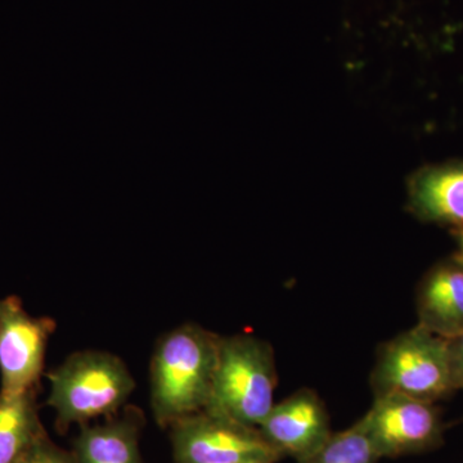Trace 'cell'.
Returning <instances> with one entry per match:
<instances>
[{"mask_svg": "<svg viewBox=\"0 0 463 463\" xmlns=\"http://www.w3.org/2000/svg\"><path fill=\"white\" fill-rule=\"evenodd\" d=\"M221 336L194 323L167 332L151 362V407L161 428L205 410Z\"/></svg>", "mask_w": 463, "mask_h": 463, "instance_id": "cell-1", "label": "cell"}, {"mask_svg": "<svg viewBox=\"0 0 463 463\" xmlns=\"http://www.w3.org/2000/svg\"><path fill=\"white\" fill-rule=\"evenodd\" d=\"M277 381L268 341L249 335L221 336L212 394L203 411L259 428L273 408Z\"/></svg>", "mask_w": 463, "mask_h": 463, "instance_id": "cell-2", "label": "cell"}, {"mask_svg": "<svg viewBox=\"0 0 463 463\" xmlns=\"http://www.w3.org/2000/svg\"><path fill=\"white\" fill-rule=\"evenodd\" d=\"M56 411V429L65 434L74 423L99 417L111 419L136 388V381L118 356L106 352H79L47 373Z\"/></svg>", "mask_w": 463, "mask_h": 463, "instance_id": "cell-3", "label": "cell"}, {"mask_svg": "<svg viewBox=\"0 0 463 463\" xmlns=\"http://www.w3.org/2000/svg\"><path fill=\"white\" fill-rule=\"evenodd\" d=\"M374 397L402 394L437 403L457 392L448 341L416 325L377 350L371 373Z\"/></svg>", "mask_w": 463, "mask_h": 463, "instance_id": "cell-4", "label": "cell"}, {"mask_svg": "<svg viewBox=\"0 0 463 463\" xmlns=\"http://www.w3.org/2000/svg\"><path fill=\"white\" fill-rule=\"evenodd\" d=\"M170 429L175 463H277L283 458L258 428L206 411Z\"/></svg>", "mask_w": 463, "mask_h": 463, "instance_id": "cell-5", "label": "cell"}, {"mask_svg": "<svg viewBox=\"0 0 463 463\" xmlns=\"http://www.w3.org/2000/svg\"><path fill=\"white\" fill-rule=\"evenodd\" d=\"M361 421L380 458L421 455L444 444L446 426L440 410L435 403L407 395L374 397Z\"/></svg>", "mask_w": 463, "mask_h": 463, "instance_id": "cell-6", "label": "cell"}, {"mask_svg": "<svg viewBox=\"0 0 463 463\" xmlns=\"http://www.w3.org/2000/svg\"><path fill=\"white\" fill-rule=\"evenodd\" d=\"M56 330L50 317H32L18 297L0 298V392H39L48 340Z\"/></svg>", "mask_w": 463, "mask_h": 463, "instance_id": "cell-7", "label": "cell"}, {"mask_svg": "<svg viewBox=\"0 0 463 463\" xmlns=\"http://www.w3.org/2000/svg\"><path fill=\"white\" fill-rule=\"evenodd\" d=\"M258 429L279 455L298 463L315 456L334 434L327 408L315 390L307 388L274 403Z\"/></svg>", "mask_w": 463, "mask_h": 463, "instance_id": "cell-8", "label": "cell"}, {"mask_svg": "<svg viewBox=\"0 0 463 463\" xmlns=\"http://www.w3.org/2000/svg\"><path fill=\"white\" fill-rule=\"evenodd\" d=\"M407 210L425 223L463 228V161L422 167L407 184Z\"/></svg>", "mask_w": 463, "mask_h": 463, "instance_id": "cell-9", "label": "cell"}, {"mask_svg": "<svg viewBox=\"0 0 463 463\" xmlns=\"http://www.w3.org/2000/svg\"><path fill=\"white\" fill-rule=\"evenodd\" d=\"M417 325L452 339L463 332V263L458 258L439 261L416 288Z\"/></svg>", "mask_w": 463, "mask_h": 463, "instance_id": "cell-10", "label": "cell"}, {"mask_svg": "<svg viewBox=\"0 0 463 463\" xmlns=\"http://www.w3.org/2000/svg\"><path fill=\"white\" fill-rule=\"evenodd\" d=\"M143 423L141 411L128 407L123 416L111 417L103 425H81L72 450L76 463H142L138 443Z\"/></svg>", "mask_w": 463, "mask_h": 463, "instance_id": "cell-11", "label": "cell"}, {"mask_svg": "<svg viewBox=\"0 0 463 463\" xmlns=\"http://www.w3.org/2000/svg\"><path fill=\"white\" fill-rule=\"evenodd\" d=\"M38 392H0V463H21L47 434L39 419Z\"/></svg>", "mask_w": 463, "mask_h": 463, "instance_id": "cell-12", "label": "cell"}, {"mask_svg": "<svg viewBox=\"0 0 463 463\" xmlns=\"http://www.w3.org/2000/svg\"><path fill=\"white\" fill-rule=\"evenodd\" d=\"M380 457L361 420L346 430L332 434L315 456L303 463H376Z\"/></svg>", "mask_w": 463, "mask_h": 463, "instance_id": "cell-13", "label": "cell"}, {"mask_svg": "<svg viewBox=\"0 0 463 463\" xmlns=\"http://www.w3.org/2000/svg\"><path fill=\"white\" fill-rule=\"evenodd\" d=\"M21 463H76L72 452H66L51 440L48 434L43 435Z\"/></svg>", "mask_w": 463, "mask_h": 463, "instance_id": "cell-14", "label": "cell"}, {"mask_svg": "<svg viewBox=\"0 0 463 463\" xmlns=\"http://www.w3.org/2000/svg\"><path fill=\"white\" fill-rule=\"evenodd\" d=\"M447 341L453 381H455L456 389L458 392V390H463V332Z\"/></svg>", "mask_w": 463, "mask_h": 463, "instance_id": "cell-15", "label": "cell"}, {"mask_svg": "<svg viewBox=\"0 0 463 463\" xmlns=\"http://www.w3.org/2000/svg\"><path fill=\"white\" fill-rule=\"evenodd\" d=\"M457 240H458V252H457L456 257L459 259V260L463 263V228L462 230H458L455 232Z\"/></svg>", "mask_w": 463, "mask_h": 463, "instance_id": "cell-16", "label": "cell"}]
</instances>
